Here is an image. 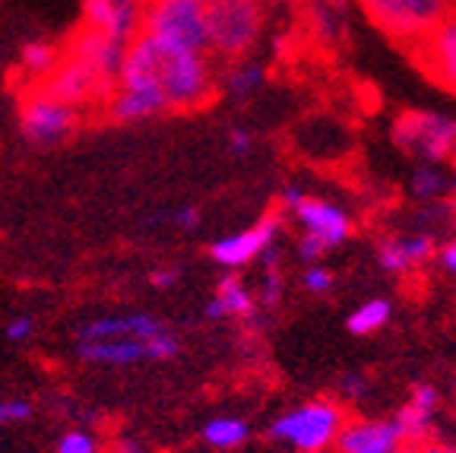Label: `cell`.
<instances>
[{"label":"cell","instance_id":"cell-1","mask_svg":"<svg viewBox=\"0 0 456 453\" xmlns=\"http://www.w3.org/2000/svg\"><path fill=\"white\" fill-rule=\"evenodd\" d=\"M118 79L159 89L168 111H200L219 95V67L209 51L171 45L146 32L127 45Z\"/></svg>","mask_w":456,"mask_h":453},{"label":"cell","instance_id":"cell-2","mask_svg":"<svg viewBox=\"0 0 456 453\" xmlns=\"http://www.w3.org/2000/svg\"><path fill=\"white\" fill-rule=\"evenodd\" d=\"M266 29L264 0H207V51L216 64L250 57Z\"/></svg>","mask_w":456,"mask_h":453},{"label":"cell","instance_id":"cell-3","mask_svg":"<svg viewBox=\"0 0 456 453\" xmlns=\"http://www.w3.org/2000/svg\"><path fill=\"white\" fill-rule=\"evenodd\" d=\"M378 32L396 48L415 51L456 10V0H355Z\"/></svg>","mask_w":456,"mask_h":453},{"label":"cell","instance_id":"cell-4","mask_svg":"<svg viewBox=\"0 0 456 453\" xmlns=\"http://www.w3.org/2000/svg\"><path fill=\"white\" fill-rule=\"evenodd\" d=\"M346 422L349 418H346L342 403L321 397L282 412L270 425V434L276 441H282L285 447H292L295 453H323L330 447H336Z\"/></svg>","mask_w":456,"mask_h":453},{"label":"cell","instance_id":"cell-5","mask_svg":"<svg viewBox=\"0 0 456 453\" xmlns=\"http://www.w3.org/2000/svg\"><path fill=\"white\" fill-rule=\"evenodd\" d=\"M390 140L419 162L447 165L456 156V118L444 111H403L390 124Z\"/></svg>","mask_w":456,"mask_h":453},{"label":"cell","instance_id":"cell-6","mask_svg":"<svg viewBox=\"0 0 456 453\" xmlns=\"http://www.w3.org/2000/svg\"><path fill=\"white\" fill-rule=\"evenodd\" d=\"M20 134L32 146H57L83 128V111L57 102L42 86H26L20 93Z\"/></svg>","mask_w":456,"mask_h":453},{"label":"cell","instance_id":"cell-7","mask_svg":"<svg viewBox=\"0 0 456 453\" xmlns=\"http://www.w3.org/2000/svg\"><path fill=\"white\" fill-rule=\"evenodd\" d=\"M142 32L171 45L207 51V4H197V0H146Z\"/></svg>","mask_w":456,"mask_h":453},{"label":"cell","instance_id":"cell-8","mask_svg":"<svg viewBox=\"0 0 456 453\" xmlns=\"http://www.w3.org/2000/svg\"><path fill=\"white\" fill-rule=\"evenodd\" d=\"M181 352L178 336L168 330L156 340H77V358L86 365H105V368H130L142 361H168Z\"/></svg>","mask_w":456,"mask_h":453},{"label":"cell","instance_id":"cell-9","mask_svg":"<svg viewBox=\"0 0 456 453\" xmlns=\"http://www.w3.org/2000/svg\"><path fill=\"white\" fill-rule=\"evenodd\" d=\"M38 86H42L48 95H54L57 102H64V105H73L83 111V108L102 105L108 89H111L114 83H108V79L102 77L95 67L86 64V61L64 54L61 57V64H57V70Z\"/></svg>","mask_w":456,"mask_h":453},{"label":"cell","instance_id":"cell-10","mask_svg":"<svg viewBox=\"0 0 456 453\" xmlns=\"http://www.w3.org/2000/svg\"><path fill=\"white\" fill-rule=\"evenodd\" d=\"M279 228H282L279 213H270V216H264V219L256 222V226L244 228V232L225 235V238L213 241L209 257H213L219 267H225L228 273L244 269V267H250V263L260 260V257H264L270 248H276Z\"/></svg>","mask_w":456,"mask_h":453},{"label":"cell","instance_id":"cell-11","mask_svg":"<svg viewBox=\"0 0 456 453\" xmlns=\"http://www.w3.org/2000/svg\"><path fill=\"white\" fill-rule=\"evenodd\" d=\"M419 70L431 83H437L444 93L456 95V10L441 26L425 38L415 51H409Z\"/></svg>","mask_w":456,"mask_h":453},{"label":"cell","instance_id":"cell-12","mask_svg":"<svg viewBox=\"0 0 456 453\" xmlns=\"http://www.w3.org/2000/svg\"><path fill=\"white\" fill-rule=\"evenodd\" d=\"M292 219L301 226V235L321 241L327 251L339 248L342 241H349V235H352L349 213H346L339 203L323 200V197H307L305 194V200L292 210Z\"/></svg>","mask_w":456,"mask_h":453},{"label":"cell","instance_id":"cell-13","mask_svg":"<svg viewBox=\"0 0 456 453\" xmlns=\"http://www.w3.org/2000/svg\"><path fill=\"white\" fill-rule=\"evenodd\" d=\"M142 13L146 0H83L79 22L130 45L142 32Z\"/></svg>","mask_w":456,"mask_h":453},{"label":"cell","instance_id":"cell-14","mask_svg":"<svg viewBox=\"0 0 456 453\" xmlns=\"http://www.w3.org/2000/svg\"><path fill=\"white\" fill-rule=\"evenodd\" d=\"M64 54L79 57V61H86L89 67H95L108 83H114L118 73H121L124 54H127V42H118V38L105 36L99 29H89L79 22L70 36H67Z\"/></svg>","mask_w":456,"mask_h":453},{"label":"cell","instance_id":"cell-15","mask_svg":"<svg viewBox=\"0 0 456 453\" xmlns=\"http://www.w3.org/2000/svg\"><path fill=\"white\" fill-rule=\"evenodd\" d=\"M339 453H403L406 441L396 418H349L336 441Z\"/></svg>","mask_w":456,"mask_h":453},{"label":"cell","instance_id":"cell-16","mask_svg":"<svg viewBox=\"0 0 456 453\" xmlns=\"http://www.w3.org/2000/svg\"><path fill=\"white\" fill-rule=\"evenodd\" d=\"M99 108L111 124H136V120H150L168 111L159 89L140 83H121V79L108 89L105 102Z\"/></svg>","mask_w":456,"mask_h":453},{"label":"cell","instance_id":"cell-17","mask_svg":"<svg viewBox=\"0 0 456 453\" xmlns=\"http://www.w3.org/2000/svg\"><path fill=\"white\" fill-rule=\"evenodd\" d=\"M437 254L435 235L409 232V235H387L378 244V263L390 276H409L419 267H425Z\"/></svg>","mask_w":456,"mask_h":453},{"label":"cell","instance_id":"cell-18","mask_svg":"<svg viewBox=\"0 0 456 453\" xmlns=\"http://www.w3.org/2000/svg\"><path fill=\"white\" fill-rule=\"evenodd\" d=\"M168 326L152 314H102L77 330V340H156Z\"/></svg>","mask_w":456,"mask_h":453},{"label":"cell","instance_id":"cell-19","mask_svg":"<svg viewBox=\"0 0 456 453\" xmlns=\"http://www.w3.org/2000/svg\"><path fill=\"white\" fill-rule=\"evenodd\" d=\"M437 406H441L437 387H431V383H415L406 406L393 416L396 418L399 432H403L406 447L421 444V441L431 438V422H435V416H437Z\"/></svg>","mask_w":456,"mask_h":453},{"label":"cell","instance_id":"cell-20","mask_svg":"<svg viewBox=\"0 0 456 453\" xmlns=\"http://www.w3.org/2000/svg\"><path fill=\"white\" fill-rule=\"evenodd\" d=\"M256 311H260V305H256V292L250 289L248 283H244L238 273H225V276L219 279V285H216V295L209 298L207 305V320H254L256 324Z\"/></svg>","mask_w":456,"mask_h":453},{"label":"cell","instance_id":"cell-21","mask_svg":"<svg viewBox=\"0 0 456 453\" xmlns=\"http://www.w3.org/2000/svg\"><path fill=\"white\" fill-rule=\"evenodd\" d=\"M64 57V45H54L48 38H32L20 48V73L26 86H38L57 70Z\"/></svg>","mask_w":456,"mask_h":453},{"label":"cell","instance_id":"cell-22","mask_svg":"<svg viewBox=\"0 0 456 453\" xmlns=\"http://www.w3.org/2000/svg\"><path fill=\"white\" fill-rule=\"evenodd\" d=\"M266 67L254 57H241L232 64H222L219 70V93L232 95V99H250V95L264 86Z\"/></svg>","mask_w":456,"mask_h":453},{"label":"cell","instance_id":"cell-23","mask_svg":"<svg viewBox=\"0 0 456 453\" xmlns=\"http://www.w3.org/2000/svg\"><path fill=\"white\" fill-rule=\"evenodd\" d=\"M456 191V175L447 171L444 165L419 162V169L409 177V194L419 203H437V200H450Z\"/></svg>","mask_w":456,"mask_h":453},{"label":"cell","instance_id":"cell-24","mask_svg":"<svg viewBox=\"0 0 456 453\" xmlns=\"http://www.w3.org/2000/svg\"><path fill=\"white\" fill-rule=\"evenodd\" d=\"M248 434L250 428L244 418L222 416V418H209L207 425H203V432H200V438L207 441L213 450H235V447H241L248 441Z\"/></svg>","mask_w":456,"mask_h":453},{"label":"cell","instance_id":"cell-25","mask_svg":"<svg viewBox=\"0 0 456 453\" xmlns=\"http://www.w3.org/2000/svg\"><path fill=\"white\" fill-rule=\"evenodd\" d=\"M390 317H393V305L387 298H368V301H362V305L349 314L346 326H349L352 336H370V334H378V330H384V326L390 324Z\"/></svg>","mask_w":456,"mask_h":453},{"label":"cell","instance_id":"cell-26","mask_svg":"<svg viewBox=\"0 0 456 453\" xmlns=\"http://www.w3.org/2000/svg\"><path fill=\"white\" fill-rule=\"evenodd\" d=\"M203 216H200L197 206H181V210H159L146 219V226L152 228H181V232H193L200 228Z\"/></svg>","mask_w":456,"mask_h":453},{"label":"cell","instance_id":"cell-27","mask_svg":"<svg viewBox=\"0 0 456 453\" xmlns=\"http://www.w3.org/2000/svg\"><path fill=\"white\" fill-rule=\"evenodd\" d=\"M301 285H305V292H311V295H330L336 285V276H333V269L323 267V263H307L305 273H301Z\"/></svg>","mask_w":456,"mask_h":453},{"label":"cell","instance_id":"cell-28","mask_svg":"<svg viewBox=\"0 0 456 453\" xmlns=\"http://www.w3.org/2000/svg\"><path fill=\"white\" fill-rule=\"evenodd\" d=\"M57 453H99V441L86 428H70L57 438Z\"/></svg>","mask_w":456,"mask_h":453},{"label":"cell","instance_id":"cell-29","mask_svg":"<svg viewBox=\"0 0 456 453\" xmlns=\"http://www.w3.org/2000/svg\"><path fill=\"white\" fill-rule=\"evenodd\" d=\"M32 418V403L28 399H4L0 397V425H20Z\"/></svg>","mask_w":456,"mask_h":453},{"label":"cell","instance_id":"cell-30","mask_svg":"<svg viewBox=\"0 0 456 453\" xmlns=\"http://www.w3.org/2000/svg\"><path fill=\"white\" fill-rule=\"evenodd\" d=\"M32 334H36V317H32V314H16V317H10L7 326H4V336H7L10 342H26Z\"/></svg>","mask_w":456,"mask_h":453},{"label":"cell","instance_id":"cell-31","mask_svg":"<svg viewBox=\"0 0 456 453\" xmlns=\"http://www.w3.org/2000/svg\"><path fill=\"white\" fill-rule=\"evenodd\" d=\"M336 387H339L346 403H362V399L368 397V381H364L362 375H342Z\"/></svg>","mask_w":456,"mask_h":453},{"label":"cell","instance_id":"cell-32","mask_svg":"<svg viewBox=\"0 0 456 453\" xmlns=\"http://www.w3.org/2000/svg\"><path fill=\"white\" fill-rule=\"evenodd\" d=\"M225 149L232 156H248L250 149H254V134L248 128H232L225 136Z\"/></svg>","mask_w":456,"mask_h":453},{"label":"cell","instance_id":"cell-33","mask_svg":"<svg viewBox=\"0 0 456 453\" xmlns=\"http://www.w3.org/2000/svg\"><path fill=\"white\" fill-rule=\"evenodd\" d=\"M150 283L156 289H171V285L181 283V267H156L150 273Z\"/></svg>","mask_w":456,"mask_h":453},{"label":"cell","instance_id":"cell-34","mask_svg":"<svg viewBox=\"0 0 456 453\" xmlns=\"http://www.w3.org/2000/svg\"><path fill=\"white\" fill-rule=\"evenodd\" d=\"M323 254H327V248H323L321 241H314V238H307V235H301V238H298V257H301V260L317 263Z\"/></svg>","mask_w":456,"mask_h":453},{"label":"cell","instance_id":"cell-35","mask_svg":"<svg viewBox=\"0 0 456 453\" xmlns=\"http://www.w3.org/2000/svg\"><path fill=\"white\" fill-rule=\"evenodd\" d=\"M435 257L441 260V267L447 269L450 276H456V235H453V238L444 241L441 248H437V254H435Z\"/></svg>","mask_w":456,"mask_h":453},{"label":"cell","instance_id":"cell-36","mask_svg":"<svg viewBox=\"0 0 456 453\" xmlns=\"http://www.w3.org/2000/svg\"><path fill=\"white\" fill-rule=\"evenodd\" d=\"M301 200H305V191H301V187H295V185H289V187H282V191H279V210H285V213H292L295 206L301 203Z\"/></svg>","mask_w":456,"mask_h":453},{"label":"cell","instance_id":"cell-37","mask_svg":"<svg viewBox=\"0 0 456 453\" xmlns=\"http://www.w3.org/2000/svg\"><path fill=\"white\" fill-rule=\"evenodd\" d=\"M409 453H456L450 444H444V441H435V438H428V441H421V444H412V447H406Z\"/></svg>","mask_w":456,"mask_h":453},{"label":"cell","instance_id":"cell-38","mask_svg":"<svg viewBox=\"0 0 456 453\" xmlns=\"http://www.w3.org/2000/svg\"><path fill=\"white\" fill-rule=\"evenodd\" d=\"M307 7H327V10H336V13H346L352 0H305Z\"/></svg>","mask_w":456,"mask_h":453},{"label":"cell","instance_id":"cell-39","mask_svg":"<svg viewBox=\"0 0 456 453\" xmlns=\"http://www.w3.org/2000/svg\"><path fill=\"white\" fill-rule=\"evenodd\" d=\"M118 453H142V447L136 444V441H121V444H118Z\"/></svg>","mask_w":456,"mask_h":453},{"label":"cell","instance_id":"cell-40","mask_svg":"<svg viewBox=\"0 0 456 453\" xmlns=\"http://www.w3.org/2000/svg\"><path fill=\"white\" fill-rule=\"evenodd\" d=\"M450 165H453V175H456V156H453V162H450Z\"/></svg>","mask_w":456,"mask_h":453},{"label":"cell","instance_id":"cell-41","mask_svg":"<svg viewBox=\"0 0 456 453\" xmlns=\"http://www.w3.org/2000/svg\"><path fill=\"white\" fill-rule=\"evenodd\" d=\"M197 4H207V0H197Z\"/></svg>","mask_w":456,"mask_h":453},{"label":"cell","instance_id":"cell-42","mask_svg":"<svg viewBox=\"0 0 456 453\" xmlns=\"http://www.w3.org/2000/svg\"><path fill=\"white\" fill-rule=\"evenodd\" d=\"M264 4H273V0H264Z\"/></svg>","mask_w":456,"mask_h":453},{"label":"cell","instance_id":"cell-43","mask_svg":"<svg viewBox=\"0 0 456 453\" xmlns=\"http://www.w3.org/2000/svg\"><path fill=\"white\" fill-rule=\"evenodd\" d=\"M453 203H456V197H453Z\"/></svg>","mask_w":456,"mask_h":453}]
</instances>
